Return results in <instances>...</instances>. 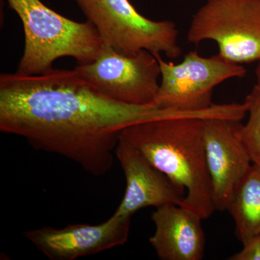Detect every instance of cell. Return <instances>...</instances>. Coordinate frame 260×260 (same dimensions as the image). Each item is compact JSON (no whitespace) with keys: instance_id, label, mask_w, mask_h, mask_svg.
Here are the masks:
<instances>
[{"instance_id":"obj_1","label":"cell","mask_w":260,"mask_h":260,"mask_svg":"<svg viewBox=\"0 0 260 260\" xmlns=\"http://www.w3.org/2000/svg\"><path fill=\"white\" fill-rule=\"evenodd\" d=\"M158 104L133 105L101 93L74 70L0 75V131L61 155L95 177L112 169L123 130L143 121L199 117Z\"/></svg>"},{"instance_id":"obj_2","label":"cell","mask_w":260,"mask_h":260,"mask_svg":"<svg viewBox=\"0 0 260 260\" xmlns=\"http://www.w3.org/2000/svg\"><path fill=\"white\" fill-rule=\"evenodd\" d=\"M204 119L172 117L143 121L128 126L120 136L186 193L181 206L203 220L215 210L205 155Z\"/></svg>"},{"instance_id":"obj_3","label":"cell","mask_w":260,"mask_h":260,"mask_svg":"<svg viewBox=\"0 0 260 260\" xmlns=\"http://www.w3.org/2000/svg\"><path fill=\"white\" fill-rule=\"evenodd\" d=\"M23 24L25 47L16 73L42 75L52 70L61 57L73 58L78 65L96 59L104 42L95 26L77 22L50 9L41 0H6Z\"/></svg>"},{"instance_id":"obj_4","label":"cell","mask_w":260,"mask_h":260,"mask_svg":"<svg viewBox=\"0 0 260 260\" xmlns=\"http://www.w3.org/2000/svg\"><path fill=\"white\" fill-rule=\"evenodd\" d=\"M104 44L126 55L145 49L177 59L181 54L179 31L169 20L155 21L140 14L129 0H75Z\"/></svg>"},{"instance_id":"obj_5","label":"cell","mask_w":260,"mask_h":260,"mask_svg":"<svg viewBox=\"0 0 260 260\" xmlns=\"http://www.w3.org/2000/svg\"><path fill=\"white\" fill-rule=\"evenodd\" d=\"M188 42L211 40L218 54L242 64L260 60V0H208L195 13Z\"/></svg>"},{"instance_id":"obj_6","label":"cell","mask_w":260,"mask_h":260,"mask_svg":"<svg viewBox=\"0 0 260 260\" xmlns=\"http://www.w3.org/2000/svg\"><path fill=\"white\" fill-rule=\"evenodd\" d=\"M160 67V88L155 104L186 112H203L214 107L213 93L217 85L231 78H244L242 64L217 55L204 57L189 51L179 64L155 56Z\"/></svg>"},{"instance_id":"obj_7","label":"cell","mask_w":260,"mask_h":260,"mask_svg":"<svg viewBox=\"0 0 260 260\" xmlns=\"http://www.w3.org/2000/svg\"><path fill=\"white\" fill-rule=\"evenodd\" d=\"M75 70L103 95L124 104H153L160 88V64L145 49L126 55L104 44L95 60Z\"/></svg>"},{"instance_id":"obj_8","label":"cell","mask_w":260,"mask_h":260,"mask_svg":"<svg viewBox=\"0 0 260 260\" xmlns=\"http://www.w3.org/2000/svg\"><path fill=\"white\" fill-rule=\"evenodd\" d=\"M131 219L113 214L99 225L44 226L25 232L24 237L49 259L74 260L124 245L129 237Z\"/></svg>"},{"instance_id":"obj_9","label":"cell","mask_w":260,"mask_h":260,"mask_svg":"<svg viewBox=\"0 0 260 260\" xmlns=\"http://www.w3.org/2000/svg\"><path fill=\"white\" fill-rule=\"evenodd\" d=\"M239 121L204 119L207 165L215 210H227L236 186L252 166L250 155L238 133Z\"/></svg>"},{"instance_id":"obj_10","label":"cell","mask_w":260,"mask_h":260,"mask_svg":"<svg viewBox=\"0 0 260 260\" xmlns=\"http://www.w3.org/2000/svg\"><path fill=\"white\" fill-rule=\"evenodd\" d=\"M115 155L125 176L126 190L114 215L132 218L148 207L182 205L186 193L122 138L116 146Z\"/></svg>"},{"instance_id":"obj_11","label":"cell","mask_w":260,"mask_h":260,"mask_svg":"<svg viewBox=\"0 0 260 260\" xmlns=\"http://www.w3.org/2000/svg\"><path fill=\"white\" fill-rule=\"evenodd\" d=\"M155 232L149 239L159 259L201 260L204 256L205 233L198 213L185 207L168 204L152 214Z\"/></svg>"},{"instance_id":"obj_12","label":"cell","mask_w":260,"mask_h":260,"mask_svg":"<svg viewBox=\"0 0 260 260\" xmlns=\"http://www.w3.org/2000/svg\"><path fill=\"white\" fill-rule=\"evenodd\" d=\"M228 211L236 224L239 240L244 244L260 236V167L252 164L233 193Z\"/></svg>"},{"instance_id":"obj_13","label":"cell","mask_w":260,"mask_h":260,"mask_svg":"<svg viewBox=\"0 0 260 260\" xmlns=\"http://www.w3.org/2000/svg\"><path fill=\"white\" fill-rule=\"evenodd\" d=\"M249 119L246 124H237L238 133L244 142L253 164L260 167V89L254 85L244 101Z\"/></svg>"},{"instance_id":"obj_14","label":"cell","mask_w":260,"mask_h":260,"mask_svg":"<svg viewBox=\"0 0 260 260\" xmlns=\"http://www.w3.org/2000/svg\"><path fill=\"white\" fill-rule=\"evenodd\" d=\"M229 260H260V236L243 244V249L229 258Z\"/></svg>"},{"instance_id":"obj_15","label":"cell","mask_w":260,"mask_h":260,"mask_svg":"<svg viewBox=\"0 0 260 260\" xmlns=\"http://www.w3.org/2000/svg\"><path fill=\"white\" fill-rule=\"evenodd\" d=\"M255 73L256 78V83L255 85L260 89V60L259 61V63H258L257 67H256Z\"/></svg>"}]
</instances>
